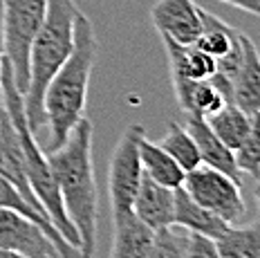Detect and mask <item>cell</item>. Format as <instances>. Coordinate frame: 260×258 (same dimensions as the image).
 Returning a JSON list of instances; mask_svg holds the SVG:
<instances>
[{"label":"cell","mask_w":260,"mask_h":258,"mask_svg":"<svg viewBox=\"0 0 260 258\" xmlns=\"http://www.w3.org/2000/svg\"><path fill=\"white\" fill-rule=\"evenodd\" d=\"M92 139H94V126L83 117L61 146L47 153L63 198L65 213L81 236L83 258L94 256L96 222H99V193L92 164Z\"/></svg>","instance_id":"1"},{"label":"cell","mask_w":260,"mask_h":258,"mask_svg":"<svg viewBox=\"0 0 260 258\" xmlns=\"http://www.w3.org/2000/svg\"><path fill=\"white\" fill-rule=\"evenodd\" d=\"M96 52H99V39L94 34V25L79 9L74 18V47L68 61L52 77L43 96L47 126V146L43 148L45 153L61 146L72 128L85 117V101H88Z\"/></svg>","instance_id":"2"},{"label":"cell","mask_w":260,"mask_h":258,"mask_svg":"<svg viewBox=\"0 0 260 258\" xmlns=\"http://www.w3.org/2000/svg\"><path fill=\"white\" fill-rule=\"evenodd\" d=\"M79 7L74 0H47L45 18L29 50V79L23 92L25 115L29 128L39 133L45 128L43 96L52 77L68 61L74 47V18Z\"/></svg>","instance_id":"3"},{"label":"cell","mask_w":260,"mask_h":258,"mask_svg":"<svg viewBox=\"0 0 260 258\" xmlns=\"http://www.w3.org/2000/svg\"><path fill=\"white\" fill-rule=\"evenodd\" d=\"M0 85H3L5 110H7V117L12 119L16 133H18L20 146H23L25 171H27V180H29L31 191L39 198V202L43 204L47 216H50L52 224L61 231L63 238L70 245L81 249V236L74 229V224L70 222L68 213H65L63 198H61V191H58L56 177L52 173L47 153L43 150L39 139H36V133L29 128V121H27V115H25L23 94H20L18 85L14 81V72H12V66L7 63V58H3V68H0Z\"/></svg>","instance_id":"4"},{"label":"cell","mask_w":260,"mask_h":258,"mask_svg":"<svg viewBox=\"0 0 260 258\" xmlns=\"http://www.w3.org/2000/svg\"><path fill=\"white\" fill-rule=\"evenodd\" d=\"M47 0H3L5 58L12 66L20 94L29 79V50L45 18Z\"/></svg>","instance_id":"5"},{"label":"cell","mask_w":260,"mask_h":258,"mask_svg":"<svg viewBox=\"0 0 260 258\" xmlns=\"http://www.w3.org/2000/svg\"><path fill=\"white\" fill-rule=\"evenodd\" d=\"M146 135L142 123H130L119 137L115 153L108 171V193H110L112 218L133 213V202L137 196L139 182L144 177L142 157H139V142Z\"/></svg>","instance_id":"6"},{"label":"cell","mask_w":260,"mask_h":258,"mask_svg":"<svg viewBox=\"0 0 260 258\" xmlns=\"http://www.w3.org/2000/svg\"><path fill=\"white\" fill-rule=\"evenodd\" d=\"M182 189L198 204H202L204 209L226 220L229 224H236L247 213L245 200H242V184L211 166L200 164L198 169L188 171Z\"/></svg>","instance_id":"7"},{"label":"cell","mask_w":260,"mask_h":258,"mask_svg":"<svg viewBox=\"0 0 260 258\" xmlns=\"http://www.w3.org/2000/svg\"><path fill=\"white\" fill-rule=\"evenodd\" d=\"M0 247L23 258H63L41 224L12 209H0Z\"/></svg>","instance_id":"8"},{"label":"cell","mask_w":260,"mask_h":258,"mask_svg":"<svg viewBox=\"0 0 260 258\" xmlns=\"http://www.w3.org/2000/svg\"><path fill=\"white\" fill-rule=\"evenodd\" d=\"M150 23L159 36L180 45H195L202 34V20L193 0H157L150 9Z\"/></svg>","instance_id":"9"},{"label":"cell","mask_w":260,"mask_h":258,"mask_svg":"<svg viewBox=\"0 0 260 258\" xmlns=\"http://www.w3.org/2000/svg\"><path fill=\"white\" fill-rule=\"evenodd\" d=\"M133 213L153 231L171 227L175 213V189H169L144 173L133 202Z\"/></svg>","instance_id":"10"},{"label":"cell","mask_w":260,"mask_h":258,"mask_svg":"<svg viewBox=\"0 0 260 258\" xmlns=\"http://www.w3.org/2000/svg\"><path fill=\"white\" fill-rule=\"evenodd\" d=\"M186 131L191 133V137L195 139V146L200 150V159H202L204 166H211L215 171H222L236 180L238 184H242V173L238 169L236 162V153L229 146L220 142V137L211 131V126L207 123L202 115H186Z\"/></svg>","instance_id":"11"},{"label":"cell","mask_w":260,"mask_h":258,"mask_svg":"<svg viewBox=\"0 0 260 258\" xmlns=\"http://www.w3.org/2000/svg\"><path fill=\"white\" fill-rule=\"evenodd\" d=\"M0 175L5 180H9L12 184L25 196V200H29L39 211L45 213L43 204L39 202V198L34 196L27 180V171H25V155H23V146H20L18 133H16L12 119L7 115L0 119ZM50 218V216H47Z\"/></svg>","instance_id":"12"},{"label":"cell","mask_w":260,"mask_h":258,"mask_svg":"<svg viewBox=\"0 0 260 258\" xmlns=\"http://www.w3.org/2000/svg\"><path fill=\"white\" fill-rule=\"evenodd\" d=\"M231 104L247 115L260 112V52L247 34H242V61L234 79Z\"/></svg>","instance_id":"13"},{"label":"cell","mask_w":260,"mask_h":258,"mask_svg":"<svg viewBox=\"0 0 260 258\" xmlns=\"http://www.w3.org/2000/svg\"><path fill=\"white\" fill-rule=\"evenodd\" d=\"M173 224L186 229L188 234H198L204 236V238L218 240L226 229H229V222L222 220L220 216L211 213L209 209H204L202 204H198L188 196L186 191L175 189V213H173Z\"/></svg>","instance_id":"14"},{"label":"cell","mask_w":260,"mask_h":258,"mask_svg":"<svg viewBox=\"0 0 260 258\" xmlns=\"http://www.w3.org/2000/svg\"><path fill=\"white\" fill-rule=\"evenodd\" d=\"M112 251L110 258H146L153 245L155 231L135 213L112 218Z\"/></svg>","instance_id":"15"},{"label":"cell","mask_w":260,"mask_h":258,"mask_svg":"<svg viewBox=\"0 0 260 258\" xmlns=\"http://www.w3.org/2000/svg\"><path fill=\"white\" fill-rule=\"evenodd\" d=\"M139 157H142L144 173L148 177H153L155 182L169 186V189H180L184 184L186 171H184L159 144L150 142L146 135L142 137V142H139Z\"/></svg>","instance_id":"16"},{"label":"cell","mask_w":260,"mask_h":258,"mask_svg":"<svg viewBox=\"0 0 260 258\" xmlns=\"http://www.w3.org/2000/svg\"><path fill=\"white\" fill-rule=\"evenodd\" d=\"M200 20H202V34L195 41V47L202 52H207L213 58H224L231 50L240 43V31L231 27L229 23H224L215 14L207 12L198 5Z\"/></svg>","instance_id":"17"},{"label":"cell","mask_w":260,"mask_h":258,"mask_svg":"<svg viewBox=\"0 0 260 258\" xmlns=\"http://www.w3.org/2000/svg\"><path fill=\"white\" fill-rule=\"evenodd\" d=\"M204 119L211 126V131L220 137V142L224 146H229L231 150H236L240 146L242 139L249 133V126H251V115H247L245 110H240L231 101H226L218 112L204 117Z\"/></svg>","instance_id":"18"},{"label":"cell","mask_w":260,"mask_h":258,"mask_svg":"<svg viewBox=\"0 0 260 258\" xmlns=\"http://www.w3.org/2000/svg\"><path fill=\"white\" fill-rule=\"evenodd\" d=\"M220 258H260V220L229 229L215 240Z\"/></svg>","instance_id":"19"},{"label":"cell","mask_w":260,"mask_h":258,"mask_svg":"<svg viewBox=\"0 0 260 258\" xmlns=\"http://www.w3.org/2000/svg\"><path fill=\"white\" fill-rule=\"evenodd\" d=\"M157 144H159V146L164 148L166 153H169L171 157L186 171V173L193 171V169H198V166L202 164V159H200V150H198V146H195V139L191 137V133H188L184 126H180L177 121H169L166 135L161 137Z\"/></svg>","instance_id":"20"},{"label":"cell","mask_w":260,"mask_h":258,"mask_svg":"<svg viewBox=\"0 0 260 258\" xmlns=\"http://www.w3.org/2000/svg\"><path fill=\"white\" fill-rule=\"evenodd\" d=\"M188 236L191 234L186 229L177 227V224L157 229L146 258H186Z\"/></svg>","instance_id":"21"},{"label":"cell","mask_w":260,"mask_h":258,"mask_svg":"<svg viewBox=\"0 0 260 258\" xmlns=\"http://www.w3.org/2000/svg\"><path fill=\"white\" fill-rule=\"evenodd\" d=\"M234 153L240 173L260 177V112L251 115V126H249L247 137Z\"/></svg>","instance_id":"22"},{"label":"cell","mask_w":260,"mask_h":258,"mask_svg":"<svg viewBox=\"0 0 260 258\" xmlns=\"http://www.w3.org/2000/svg\"><path fill=\"white\" fill-rule=\"evenodd\" d=\"M186 258H220L218 247H215V240L204 238V236H198V234H191L188 236Z\"/></svg>","instance_id":"23"},{"label":"cell","mask_w":260,"mask_h":258,"mask_svg":"<svg viewBox=\"0 0 260 258\" xmlns=\"http://www.w3.org/2000/svg\"><path fill=\"white\" fill-rule=\"evenodd\" d=\"M224 5H231L236 9H242L247 14H253V16H260V0H220Z\"/></svg>","instance_id":"24"},{"label":"cell","mask_w":260,"mask_h":258,"mask_svg":"<svg viewBox=\"0 0 260 258\" xmlns=\"http://www.w3.org/2000/svg\"><path fill=\"white\" fill-rule=\"evenodd\" d=\"M3 58H5V29H3V0H0V68H3ZM7 115L5 110V101H3V85H0V119Z\"/></svg>","instance_id":"25"},{"label":"cell","mask_w":260,"mask_h":258,"mask_svg":"<svg viewBox=\"0 0 260 258\" xmlns=\"http://www.w3.org/2000/svg\"><path fill=\"white\" fill-rule=\"evenodd\" d=\"M0 258H23V256H18V254H14V251L3 249V247H0Z\"/></svg>","instance_id":"26"},{"label":"cell","mask_w":260,"mask_h":258,"mask_svg":"<svg viewBox=\"0 0 260 258\" xmlns=\"http://www.w3.org/2000/svg\"><path fill=\"white\" fill-rule=\"evenodd\" d=\"M253 196H256V202H258V213H260V182L256 184V191H253Z\"/></svg>","instance_id":"27"}]
</instances>
